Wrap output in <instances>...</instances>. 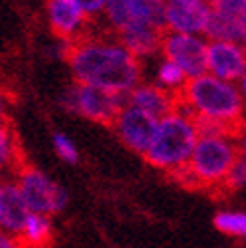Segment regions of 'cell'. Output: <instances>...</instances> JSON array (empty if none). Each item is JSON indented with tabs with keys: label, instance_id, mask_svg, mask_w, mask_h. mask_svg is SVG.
<instances>
[{
	"label": "cell",
	"instance_id": "obj_4",
	"mask_svg": "<svg viewBox=\"0 0 246 248\" xmlns=\"http://www.w3.org/2000/svg\"><path fill=\"white\" fill-rule=\"evenodd\" d=\"M238 159L234 131L200 133L186 170L174 180L204 190H224L230 170Z\"/></svg>",
	"mask_w": 246,
	"mask_h": 248
},
{
	"label": "cell",
	"instance_id": "obj_14",
	"mask_svg": "<svg viewBox=\"0 0 246 248\" xmlns=\"http://www.w3.org/2000/svg\"><path fill=\"white\" fill-rule=\"evenodd\" d=\"M119 43L127 48V51L138 57L141 63L147 59H157L162 55V43H164V29L159 27H138L117 34Z\"/></svg>",
	"mask_w": 246,
	"mask_h": 248
},
{
	"label": "cell",
	"instance_id": "obj_2",
	"mask_svg": "<svg viewBox=\"0 0 246 248\" xmlns=\"http://www.w3.org/2000/svg\"><path fill=\"white\" fill-rule=\"evenodd\" d=\"M178 103L198 121L200 133L236 131L242 127L246 113V101L238 83L218 79L208 73L186 83L178 95Z\"/></svg>",
	"mask_w": 246,
	"mask_h": 248
},
{
	"label": "cell",
	"instance_id": "obj_25",
	"mask_svg": "<svg viewBox=\"0 0 246 248\" xmlns=\"http://www.w3.org/2000/svg\"><path fill=\"white\" fill-rule=\"evenodd\" d=\"M8 107H10V99L4 93V89L0 87V123L8 121Z\"/></svg>",
	"mask_w": 246,
	"mask_h": 248
},
{
	"label": "cell",
	"instance_id": "obj_22",
	"mask_svg": "<svg viewBox=\"0 0 246 248\" xmlns=\"http://www.w3.org/2000/svg\"><path fill=\"white\" fill-rule=\"evenodd\" d=\"M224 39L226 41H234V43H238V45H242L246 48V12L226 31Z\"/></svg>",
	"mask_w": 246,
	"mask_h": 248
},
{
	"label": "cell",
	"instance_id": "obj_26",
	"mask_svg": "<svg viewBox=\"0 0 246 248\" xmlns=\"http://www.w3.org/2000/svg\"><path fill=\"white\" fill-rule=\"evenodd\" d=\"M234 140L238 147V155H246V127H238L234 131Z\"/></svg>",
	"mask_w": 246,
	"mask_h": 248
},
{
	"label": "cell",
	"instance_id": "obj_16",
	"mask_svg": "<svg viewBox=\"0 0 246 248\" xmlns=\"http://www.w3.org/2000/svg\"><path fill=\"white\" fill-rule=\"evenodd\" d=\"M53 234H55V224L51 216L31 214L29 220L24 222L18 238L27 248H45L53 240Z\"/></svg>",
	"mask_w": 246,
	"mask_h": 248
},
{
	"label": "cell",
	"instance_id": "obj_23",
	"mask_svg": "<svg viewBox=\"0 0 246 248\" xmlns=\"http://www.w3.org/2000/svg\"><path fill=\"white\" fill-rule=\"evenodd\" d=\"M71 2L77 4L85 15H89L91 18H97V16H101V12L109 0H71Z\"/></svg>",
	"mask_w": 246,
	"mask_h": 248
},
{
	"label": "cell",
	"instance_id": "obj_8",
	"mask_svg": "<svg viewBox=\"0 0 246 248\" xmlns=\"http://www.w3.org/2000/svg\"><path fill=\"white\" fill-rule=\"evenodd\" d=\"M206 46H208V39H204V36L164 32L162 55L159 57L178 65L190 81L206 73Z\"/></svg>",
	"mask_w": 246,
	"mask_h": 248
},
{
	"label": "cell",
	"instance_id": "obj_20",
	"mask_svg": "<svg viewBox=\"0 0 246 248\" xmlns=\"http://www.w3.org/2000/svg\"><path fill=\"white\" fill-rule=\"evenodd\" d=\"M51 143H53V150H55V154L63 159L65 164H71V166H75L77 162H79V147H77V143L73 141L67 133H63V131H55L53 133V138H51Z\"/></svg>",
	"mask_w": 246,
	"mask_h": 248
},
{
	"label": "cell",
	"instance_id": "obj_10",
	"mask_svg": "<svg viewBox=\"0 0 246 248\" xmlns=\"http://www.w3.org/2000/svg\"><path fill=\"white\" fill-rule=\"evenodd\" d=\"M45 18L55 39L75 45L93 31V18L71 0H46Z\"/></svg>",
	"mask_w": 246,
	"mask_h": 248
},
{
	"label": "cell",
	"instance_id": "obj_6",
	"mask_svg": "<svg viewBox=\"0 0 246 248\" xmlns=\"http://www.w3.org/2000/svg\"><path fill=\"white\" fill-rule=\"evenodd\" d=\"M12 180L32 214H45L53 218L63 212L69 204L67 190L39 168L22 166Z\"/></svg>",
	"mask_w": 246,
	"mask_h": 248
},
{
	"label": "cell",
	"instance_id": "obj_21",
	"mask_svg": "<svg viewBox=\"0 0 246 248\" xmlns=\"http://www.w3.org/2000/svg\"><path fill=\"white\" fill-rule=\"evenodd\" d=\"M224 190H230V192L246 190V155H238L234 168H232L228 173Z\"/></svg>",
	"mask_w": 246,
	"mask_h": 248
},
{
	"label": "cell",
	"instance_id": "obj_13",
	"mask_svg": "<svg viewBox=\"0 0 246 248\" xmlns=\"http://www.w3.org/2000/svg\"><path fill=\"white\" fill-rule=\"evenodd\" d=\"M125 103L139 107L147 113H152L154 117L162 119L168 113H171L176 107H180L178 97L164 91L162 87H157L152 81H141L135 89L125 97Z\"/></svg>",
	"mask_w": 246,
	"mask_h": 248
},
{
	"label": "cell",
	"instance_id": "obj_15",
	"mask_svg": "<svg viewBox=\"0 0 246 248\" xmlns=\"http://www.w3.org/2000/svg\"><path fill=\"white\" fill-rule=\"evenodd\" d=\"M31 214H32L31 208L24 202L15 180H8L4 188V196H2V206H0V228L18 236L24 222L29 220Z\"/></svg>",
	"mask_w": 246,
	"mask_h": 248
},
{
	"label": "cell",
	"instance_id": "obj_12",
	"mask_svg": "<svg viewBox=\"0 0 246 248\" xmlns=\"http://www.w3.org/2000/svg\"><path fill=\"white\" fill-rule=\"evenodd\" d=\"M212 24L210 4H194V6H166L164 29L166 32L196 34L208 39V31Z\"/></svg>",
	"mask_w": 246,
	"mask_h": 248
},
{
	"label": "cell",
	"instance_id": "obj_27",
	"mask_svg": "<svg viewBox=\"0 0 246 248\" xmlns=\"http://www.w3.org/2000/svg\"><path fill=\"white\" fill-rule=\"evenodd\" d=\"M166 6H194V4H204L208 0H162Z\"/></svg>",
	"mask_w": 246,
	"mask_h": 248
},
{
	"label": "cell",
	"instance_id": "obj_30",
	"mask_svg": "<svg viewBox=\"0 0 246 248\" xmlns=\"http://www.w3.org/2000/svg\"><path fill=\"white\" fill-rule=\"evenodd\" d=\"M242 127H246V113H244V121H242Z\"/></svg>",
	"mask_w": 246,
	"mask_h": 248
},
{
	"label": "cell",
	"instance_id": "obj_19",
	"mask_svg": "<svg viewBox=\"0 0 246 248\" xmlns=\"http://www.w3.org/2000/svg\"><path fill=\"white\" fill-rule=\"evenodd\" d=\"M214 226L224 236L246 240V210L240 208L218 210L214 216Z\"/></svg>",
	"mask_w": 246,
	"mask_h": 248
},
{
	"label": "cell",
	"instance_id": "obj_11",
	"mask_svg": "<svg viewBox=\"0 0 246 248\" xmlns=\"http://www.w3.org/2000/svg\"><path fill=\"white\" fill-rule=\"evenodd\" d=\"M246 71V48L234 41L208 39L206 73L212 77L238 83Z\"/></svg>",
	"mask_w": 246,
	"mask_h": 248
},
{
	"label": "cell",
	"instance_id": "obj_17",
	"mask_svg": "<svg viewBox=\"0 0 246 248\" xmlns=\"http://www.w3.org/2000/svg\"><path fill=\"white\" fill-rule=\"evenodd\" d=\"M20 145L16 133L6 123H0V176H15L20 170Z\"/></svg>",
	"mask_w": 246,
	"mask_h": 248
},
{
	"label": "cell",
	"instance_id": "obj_24",
	"mask_svg": "<svg viewBox=\"0 0 246 248\" xmlns=\"http://www.w3.org/2000/svg\"><path fill=\"white\" fill-rule=\"evenodd\" d=\"M0 248H27L16 234H10L0 228Z\"/></svg>",
	"mask_w": 246,
	"mask_h": 248
},
{
	"label": "cell",
	"instance_id": "obj_29",
	"mask_svg": "<svg viewBox=\"0 0 246 248\" xmlns=\"http://www.w3.org/2000/svg\"><path fill=\"white\" fill-rule=\"evenodd\" d=\"M6 178L0 176V206H2V196H4V188H6Z\"/></svg>",
	"mask_w": 246,
	"mask_h": 248
},
{
	"label": "cell",
	"instance_id": "obj_5",
	"mask_svg": "<svg viewBox=\"0 0 246 248\" xmlns=\"http://www.w3.org/2000/svg\"><path fill=\"white\" fill-rule=\"evenodd\" d=\"M59 103L71 115L83 117L93 123H101V125H111L121 107L125 105V99L115 93L103 91L99 87L73 81V85H69L63 91Z\"/></svg>",
	"mask_w": 246,
	"mask_h": 248
},
{
	"label": "cell",
	"instance_id": "obj_18",
	"mask_svg": "<svg viewBox=\"0 0 246 248\" xmlns=\"http://www.w3.org/2000/svg\"><path fill=\"white\" fill-rule=\"evenodd\" d=\"M152 83H155L157 87H162L164 91L171 93V95H180L182 89L186 87L188 77L182 73V69L178 65H174L171 61L157 57L155 65H154V75H152Z\"/></svg>",
	"mask_w": 246,
	"mask_h": 248
},
{
	"label": "cell",
	"instance_id": "obj_7",
	"mask_svg": "<svg viewBox=\"0 0 246 248\" xmlns=\"http://www.w3.org/2000/svg\"><path fill=\"white\" fill-rule=\"evenodd\" d=\"M164 15L166 4L162 0H109L99 18L103 31L117 36L138 27L164 29Z\"/></svg>",
	"mask_w": 246,
	"mask_h": 248
},
{
	"label": "cell",
	"instance_id": "obj_1",
	"mask_svg": "<svg viewBox=\"0 0 246 248\" xmlns=\"http://www.w3.org/2000/svg\"><path fill=\"white\" fill-rule=\"evenodd\" d=\"M67 63L75 83L99 87L123 99L143 81V63L103 29H93L71 45Z\"/></svg>",
	"mask_w": 246,
	"mask_h": 248
},
{
	"label": "cell",
	"instance_id": "obj_28",
	"mask_svg": "<svg viewBox=\"0 0 246 248\" xmlns=\"http://www.w3.org/2000/svg\"><path fill=\"white\" fill-rule=\"evenodd\" d=\"M238 87H240V93H242V97H244V101H246V71H244V75H242V79L238 81Z\"/></svg>",
	"mask_w": 246,
	"mask_h": 248
},
{
	"label": "cell",
	"instance_id": "obj_3",
	"mask_svg": "<svg viewBox=\"0 0 246 248\" xmlns=\"http://www.w3.org/2000/svg\"><path fill=\"white\" fill-rule=\"evenodd\" d=\"M198 138V121L188 111L176 107L171 113L159 119L152 145L147 147L143 159L152 168L174 178L186 170Z\"/></svg>",
	"mask_w": 246,
	"mask_h": 248
},
{
	"label": "cell",
	"instance_id": "obj_9",
	"mask_svg": "<svg viewBox=\"0 0 246 248\" xmlns=\"http://www.w3.org/2000/svg\"><path fill=\"white\" fill-rule=\"evenodd\" d=\"M157 123H159V119L154 117L152 113L125 103L117 113L115 121L111 123V127L119 138V141L125 145L127 150L139 154V155H145L147 147L152 145V140L155 135Z\"/></svg>",
	"mask_w": 246,
	"mask_h": 248
}]
</instances>
